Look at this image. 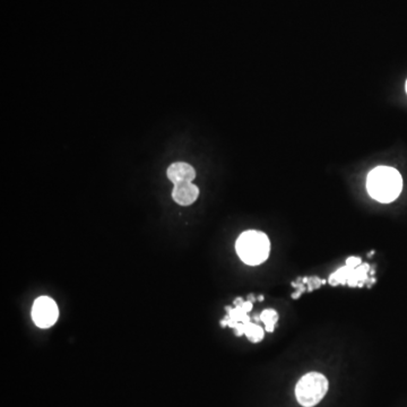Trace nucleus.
<instances>
[{
  "mask_svg": "<svg viewBox=\"0 0 407 407\" xmlns=\"http://www.w3.org/2000/svg\"><path fill=\"white\" fill-rule=\"evenodd\" d=\"M366 188L373 199L384 204L391 203L402 193L403 178L394 168L377 167L368 175Z\"/></svg>",
  "mask_w": 407,
  "mask_h": 407,
  "instance_id": "obj_1",
  "label": "nucleus"
},
{
  "mask_svg": "<svg viewBox=\"0 0 407 407\" xmlns=\"http://www.w3.org/2000/svg\"><path fill=\"white\" fill-rule=\"evenodd\" d=\"M236 307L226 308L228 316L225 320H222L221 325L223 327L230 326L236 330V336H242L244 334L248 340L252 343H258L264 338V329L259 325L252 323L250 317H248V312L251 311L252 302L243 301L239 298L234 302Z\"/></svg>",
  "mask_w": 407,
  "mask_h": 407,
  "instance_id": "obj_2",
  "label": "nucleus"
},
{
  "mask_svg": "<svg viewBox=\"0 0 407 407\" xmlns=\"http://www.w3.org/2000/svg\"><path fill=\"white\" fill-rule=\"evenodd\" d=\"M236 249L241 260L247 265L256 266L262 264L268 258L271 243L265 233L251 230L237 237Z\"/></svg>",
  "mask_w": 407,
  "mask_h": 407,
  "instance_id": "obj_3",
  "label": "nucleus"
},
{
  "mask_svg": "<svg viewBox=\"0 0 407 407\" xmlns=\"http://www.w3.org/2000/svg\"><path fill=\"white\" fill-rule=\"evenodd\" d=\"M327 390H328L327 378L319 372H310L299 380L295 387V396L300 405L303 407H313L322 401Z\"/></svg>",
  "mask_w": 407,
  "mask_h": 407,
  "instance_id": "obj_4",
  "label": "nucleus"
},
{
  "mask_svg": "<svg viewBox=\"0 0 407 407\" xmlns=\"http://www.w3.org/2000/svg\"><path fill=\"white\" fill-rule=\"evenodd\" d=\"M59 310L56 302L48 297H40L34 301L32 308V318L40 328H49L58 319Z\"/></svg>",
  "mask_w": 407,
  "mask_h": 407,
  "instance_id": "obj_5",
  "label": "nucleus"
},
{
  "mask_svg": "<svg viewBox=\"0 0 407 407\" xmlns=\"http://www.w3.org/2000/svg\"><path fill=\"white\" fill-rule=\"evenodd\" d=\"M369 265L362 266H351L347 265L345 267L338 269V271L330 276L329 283L331 285H338V284H348L349 286H362L363 283L368 279Z\"/></svg>",
  "mask_w": 407,
  "mask_h": 407,
  "instance_id": "obj_6",
  "label": "nucleus"
},
{
  "mask_svg": "<svg viewBox=\"0 0 407 407\" xmlns=\"http://www.w3.org/2000/svg\"><path fill=\"white\" fill-rule=\"evenodd\" d=\"M167 175L174 186L181 183L193 182L196 178V171L188 163L185 162H175L171 164L167 170Z\"/></svg>",
  "mask_w": 407,
  "mask_h": 407,
  "instance_id": "obj_7",
  "label": "nucleus"
},
{
  "mask_svg": "<svg viewBox=\"0 0 407 407\" xmlns=\"http://www.w3.org/2000/svg\"><path fill=\"white\" fill-rule=\"evenodd\" d=\"M198 196H199V189L193 182L176 185L172 190V198L176 204L181 206H189L193 204Z\"/></svg>",
  "mask_w": 407,
  "mask_h": 407,
  "instance_id": "obj_8",
  "label": "nucleus"
},
{
  "mask_svg": "<svg viewBox=\"0 0 407 407\" xmlns=\"http://www.w3.org/2000/svg\"><path fill=\"white\" fill-rule=\"evenodd\" d=\"M259 320L264 323L266 330L268 333H272L274 330V327H275L277 320H278V315L275 310L273 309H267V310H264L261 312V315L258 317Z\"/></svg>",
  "mask_w": 407,
  "mask_h": 407,
  "instance_id": "obj_9",
  "label": "nucleus"
},
{
  "mask_svg": "<svg viewBox=\"0 0 407 407\" xmlns=\"http://www.w3.org/2000/svg\"><path fill=\"white\" fill-rule=\"evenodd\" d=\"M406 93H407V81H406Z\"/></svg>",
  "mask_w": 407,
  "mask_h": 407,
  "instance_id": "obj_10",
  "label": "nucleus"
}]
</instances>
